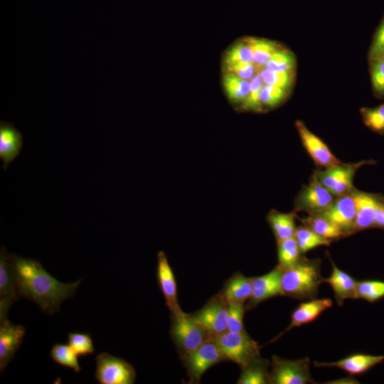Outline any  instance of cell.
Masks as SVG:
<instances>
[{"label":"cell","mask_w":384,"mask_h":384,"mask_svg":"<svg viewBox=\"0 0 384 384\" xmlns=\"http://www.w3.org/2000/svg\"><path fill=\"white\" fill-rule=\"evenodd\" d=\"M374 228L384 229V197H379L375 211Z\"/></svg>","instance_id":"obj_43"},{"label":"cell","mask_w":384,"mask_h":384,"mask_svg":"<svg viewBox=\"0 0 384 384\" xmlns=\"http://www.w3.org/2000/svg\"><path fill=\"white\" fill-rule=\"evenodd\" d=\"M302 143L316 165L325 169L341 164L332 154L328 146L312 133L301 120L295 122Z\"/></svg>","instance_id":"obj_13"},{"label":"cell","mask_w":384,"mask_h":384,"mask_svg":"<svg viewBox=\"0 0 384 384\" xmlns=\"http://www.w3.org/2000/svg\"><path fill=\"white\" fill-rule=\"evenodd\" d=\"M309 358L286 359L272 356L270 380L272 384L314 383L311 376Z\"/></svg>","instance_id":"obj_5"},{"label":"cell","mask_w":384,"mask_h":384,"mask_svg":"<svg viewBox=\"0 0 384 384\" xmlns=\"http://www.w3.org/2000/svg\"><path fill=\"white\" fill-rule=\"evenodd\" d=\"M302 222L319 235L331 241L347 236L340 228L320 214L309 215L302 219Z\"/></svg>","instance_id":"obj_26"},{"label":"cell","mask_w":384,"mask_h":384,"mask_svg":"<svg viewBox=\"0 0 384 384\" xmlns=\"http://www.w3.org/2000/svg\"><path fill=\"white\" fill-rule=\"evenodd\" d=\"M26 329L11 323L9 319L0 321V370L3 372L14 358L22 343Z\"/></svg>","instance_id":"obj_15"},{"label":"cell","mask_w":384,"mask_h":384,"mask_svg":"<svg viewBox=\"0 0 384 384\" xmlns=\"http://www.w3.org/2000/svg\"><path fill=\"white\" fill-rule=\"evenodd\" d=\"M319 260L301 257L293 267L282 270L281 286L283 296L299 300L316 298L324 278Z\"/></svg>","instance_id":"obj_2"},{"label":"cell","mask_w":384,"mask_h":384,"mask_svg":"<svg viewBox=\"0 0 384 384\" xmlns=\"http://www.w3.org/2000/svg\"><path fill=\"white\" fill-rule=\"evenodd\" d=\"M384 361V355L355 353L334 362H314L316 367H336L351 375H361Z\"/></svg>","instance_id":"obj_19"},{"label":"cell","mask_w":384,"mask_h":384,"mask_svg":"<svg viewBox=\"0 0 384 384\" xmlns=\"http://www.w3.org/2000/svg\"><path fill=\"white\" fill-rule=\"evenodd\" d=\"M370 161H362L355 164H340L314 174L319 183L335 197L341 196L352 191L353 176L357 169Z\"/></svg>","instance_id":"obj_8"},{"label":"cell","mask_w":384,"mask_h":384,"mask_svg":"<svg viewBox=\"0 0 384 384\" xmlns=\"http://www.w3.org/2000/svg\"><path fill=\"white\" fill-rule=\"evenodd\" d=\"M258 74L265 84L277 86L288 90L293 82L294 71H271L260 68Z\"/></svg>","instance_id":"obj_36"},{"label":"cell","mask_w":384,"mask_h":384,"mask_svg":"<svg viewBox=\"0 0 384 384\" xmlns=\"http://www.w3.org/2000/svg\"><path fill=\"white\" fill-rule=\"evenodd\" d=\"M95 378L100 384H133L136 371L134 367L123 358L106 352L95 357Z\"/></svg>","instance_id":"obj_6"},{"label":"cell","mask_w":384,"mask_h":384,"mask_svg":"<svg viewBox=\"0 0 384 384\" xmlns=\"http://www.w3.org/2000/svg\"><path fill=\"white\" fill-rule=\"evenodd\" d=\"M236 63H254L252 52L247 37L233 43L223 55L222 65Z\"/></svg>","instance_id":"obj_29"},{"label":"cell","mask_w":384,"mask_h":384,"mask_svg":"<svg viewBox=\"0 0 384 384\" xmlns=\"http://www.w3.org/2000/svg\"><path fill=\"white\" fill-rule=\"evenodd\" d=\"M278 266L287 270L295 265L301 259V252L294 237L277 242Z\"/></svg>","instance_id":"obj_28"},{"label":"cell","mask_w":384,"mask_h":384,"mask_svg":"<svg viewBox=\"0 0 384 384\" xmlns=\"http://www.w3.org/2000/svg\"><path fill=\"white\" fill-rule=\"evenodd\" d=\"M334 199V196L319 183L314 174L309 184L297 195L295 210L308 215L319 214L329 208Z\"/></svg>","instance_id":"obj_9"},{"label":"cell","mask_w":384,"mask_h":384,"mask_svg":"<svg viewBox=\"0 0 384 384\" xmlns=\"http://www.w3.org/2000/svg\"><path fill=\"white\" fill-rule=\"evenodd\" d=\"M268 361L260 356L246 366L241 368L242 373L238 380V384H268L270 380Z\"/></svg>","instance_id":"obj_25"},{"label":"cell","mask_w":384,"mask_h":384,"mask_svg":"<svg viewBox=\"0 0 384 384\" xmlns=\"http://www.w3.org/2000/svg\"><path fill=\"white\" fill-rule=\"evenodd\" d=\"M13 263L19 297L35 302L48 314L59 311L62 302L74 295L81 282H60L31 258L13 254Z\"/></svg>","instance_id":"obj_1"},{"label":"cell","mask_w":384,"mask_h":384,"mask_svg":"<svg viewBox=\"0 0 384 384\" xmlns=\"http://www.w3.org/2000/svg\"><path fill=\"white\" fill-rule=\"evenodd\" d=\"M244 304H228V329L231 332H244Z\"/></svg>","instance_id":"obj_40"},{"label":"cell","mask_w":384,"mask_h":384,"mask_svg":"<svg viewBox=\"0 0 384 384\" xmlns=\"http://www.w3.org/2000/svg\"><path fill=\"white\" fill-rule=\"evenodd\" d=\"M181 356L190 381L194 383H198L204 373L210 367L226 360L212 337Z\"/></svg>","instance_id":"obj_7"},{"label":"cell","mask_w":384,"mask_h":384,"mask_svg":"<svg viewBox=\"0 0 384 384\" xmlns=\"http://www.w3.org/2000/svg\"><path fill=\"white\" fill-rule=\"evenodd\" d=\"M252 290V278L236 273L226 282L222 295L228 304H244L250 299Z\"/></svg>","instance_id":"obj_22"},{"label":"cell","mask_w":384,"mask_h":384,"mask_svg":"<svg viewBox=\"0 0 384 384\" xmlns=\"http://www.w3.org/2000/svg\"><path fill=\"white\" fill-rule=\"evenodd\" d=\"M53 361L60 366L73 369L75 373L80 371L78 355L68 344L55 343L50 352Z\"/></svg>","instance_id":"obj_31"},{"label":"cell","mask_w":384,"mask_h":384,"mask_svg":"<svg viewBox=\"0 0 384 384\" xmlns=\"http://www.w3.org/2000/svg\"><path fill=\"white\" fill-rule=\"evenodd\" d=\"M68 342L78 356H85L95 352L93 341L89 334L69 333Z\"/></svg>","instance_id":"obj_37"},{"label":"cell","mask_w":384,"mask_h":384,"mask_svg":"<svg viewBox=\"0 0 384 384\" xmlns=\"http://www.w3.org/2000/svg\"><path fill=\"white\" fill-rule=\"evenodd\" d=\"M384 54V18L378 27L370 46L368 58L372 60Z\"/></svg>","instance_id":"obj_42"},{"label":"cell","mask_w":384,"mask_h":384,"mask_svg":"<svg viewBox=\"0 0 384 384\" xmlns=\"http://www.w3.org/2000/svg\"><path fill=\"white\" fill-rule=\"evenodd\" d=\"M360 112L366 127L379 134H384V103L375 107H363Z\"/></svg>","instance_id":"obj_35"},{"label":"cell","mask_w":384,"mask_h":384,"mask_svg":"<svg viewBox=\"0 0 384 384\" xmlns=\"http://www.w3.org/2000/svg\"><path fill=\"white\" fill-rule=\"evenodd\" d=\"M250 94L241 110L244 111L262 112L260 102V93L265 83L258 73L250 80Z\"/></svg>","instance_id":"obj_39"},{"label":"cell","mask_w":384,"mask_h":384,"mask_svg":"<svg viewBox=\"0 0 384 384\" xmlns=\"http://www.w3.org/2000/svg\"><path fill=\"white\" fill-rule=\"evenodd\" d=\"M370 73L373 89L376 96L384 97V55L370 60Z\"/></svg>","instance_id":"obj_38"},{"label":"cell","mask_w":384,"mask_h":384,"mask_svg":"<svg viewBox=\"0 0 384 384\" xmlns=\"http://www.w3.org/2000/svg\"><path fill=\"white\" fill-rule=\"evenodd\" d=\"M287 94L288 90L287 89L264 84L260 93L262 111L277 107L284 102Z\"/></svg>","instance_id":"obj_33"},{"label":"cell","mask_w":384,"mask_h":384,"mask_svg":"<svg viewBox=\"0 0 384 384\" xmlns=\"http://www.w3.org/2000/svg\"><path fill=\"white\" fill-rule=\"evenodd\" d=\"M333 302L329 298H314L300 303L292 312L289 326L270 342L275 341L295 327L314 321L323 311L331 308Z\"/></svg>","instance_id":"obj_16"},{"label":"cell","mask_w":384,"mask_h":384,"mask_svg":"<svg viewBox=\"0 0 384 384\" xmlns=\"http://www.w3.org/2000/svg\"><path fill=\"white\" fill-rule=\"evenodd\" d=\"M353 190L336 197L329 208L319 213L340 228L347 236L355 233L356 203Z\"/></svg>","instance_id":"obj_12"},{"label":"cell","mask_w":384,"mask_h":384,"mask_svg":"<svg viewBox=\"0 0 384 384\" xmlns=\"http://www.w3.org/2000/svg\"><path fill=\"white\" fill-rule=\"evenodd\" d=\"M294 66V54L289 50L281 48L262 68L271 71L293 72Z\"/></svg>","instance_id":"obj_34"},{"label":"cell","mask_w":384,"mask_h":384,"mask_svg":"<svg viewBox=\"0 0 384 384\" xmlns=\"http://www.w3.org/2000/svg\"><path fill=\"white\" fill-rule=\"evenodd\" d=\"M384 297V281L366 279L357 282L356 299L375 302Z\"/></svg>","instance_id":"obj_32"},{"label":"cell","mask_w":384,"mask_h":384,"mask_svg":"<svg viewBox=\"0 0 384 384\" xmlns=\"http://www.w3.org/2000/svg\"><path fill=\"white\" fill-rule=\"evenodd\" d=\"M260 68L254 63H236L223 65V73H232L242 79L250 80Z\"/></svg>","instance_id":"obj_41"},{"label":"cell","mask_w":384,"mask_h":384,"mask_svg":"<svg viewBox=\"0 0 384 384\" xmlns=\"http://www.w3.org/2000/svg\"><path fill=\"white\" fill-rule=\"evenodd\" d=\"M228 311V304L220 294L213 297L193 316L213 337L227 331Z\"/></svg>","instance_id":"obj_10"},{"label":"cell","mask_w":384,"mask_h":384,"mask_svg":"<svg viewBox=\"0 0 384 384\" xmlns=\"http://www.w3.org/2000/svg\"><path fill=\"white\" fill-rule=\"evenodd\" d=\"M247 39L251 46L254 63L259 68L264 67L282 48L277 43L265 38L247 37Z\"/></svg>","instance_id":"obj_27"},{"label":"cell","mask_w":384,"mask_h":384,"mask_svg":"<svg viewBox=\"0 0 384 384\" xmlns=\"http://www.w3.org/2000/svg\"><path fill=\"white\" fill-rule=\"evenodd\" d=\"M356 203L354 232L374 228V220L380 194L353 190Z\"/></svg>","instance_id":"obj_18"},{"label":"cell","mask_w":384,"mask_h":384,"mask_svg":"<svg viewBox=\"0 0 384 384\" xmlns=\"http://www.w3.org/2000/svg\"><path fill=\"white\" fill-rule=\"evenodd\" d=\"M282 270L277 265L268 273L252 278V295L247 308L255 307L270 298L283 296L281 278Z\"/></svg>","instance_id":"obj_14"},{"label":"cell","mask_w":384,"mask_h":384,"mask_svg":"<svg viewBox=\"0 0 384 384\" xmlns=\"http://www.w3.org/2000/svg\"><path fill=\"white\" fill-rule=\"evenodd\" d=\"M171 315V335L181 356L211 337L193 314H186L181 309Z\"/></svg>","instance_id":"obj_3"},{"label":"cell","mask_w":384,"mask_h":384,"mask_svg":"<svg viewBox=\"0 0 384 384\" xmlns=\"http://www.w3.org/2000/svg\"><path fill=\"white\" fill-rule=\"evenodd\" d=\"M13 254L4 247L0 250V321L7 319L9 310L18 299Z\"/></svg>","instance_id":"obj_11"},{"label":"cell","mask_w":384,"mask_h":384,"mask_svg":"<svg viewBox=\"0 0 384 384\" xmlns=\"http://www.w3.org/2000/svg\"><path fill=\"white\" fill-rule=\"evenodd\" d=\"M332 272L329 277L324 279L333 289L336 303L341 306L346 299H356L357 281L331 261Z\"/></svg>","instance_id":"obj_21"},{"label":"cell","mask_w":384,"mask_h":384,"mask_svg":"<svg viewBox=\"0 0 384 384\" xmlns=\"http://www.w3.org/2000/svg\"><path fill=\"white\" fill-rule=\"evenodd\" d=\"M225 356L241 368L260 356V346L244 332H225L212 337Z\"/></svg>","instance_id":"obj_4"},{"label":"cell","mask_w":384,"mask_h":384,"mask_svg":"<svg viewBox=\"0 0 384 384\" xmlns=\"http://www.w3.org/2000/svg\"><path fill=\"white\" fill-rule=\"evenodd\" d=\"M294 213H282L274 209L271 210L267 216L277 242L294 236L296 231Z\"/></svg>","instance_id":"obj_24"},{"label":"cell","mask_w":384,"mask_h":384,"mask_svg":"<svg viewBox=\"0 0 384 384\" xmlns=\"http://www.w3.org/2000/svg\"><path fill=\"white\" fill-rule=\"evenodd\" d=\"M222 84L228 100L241 109L250 94V80L242 79L232 73H223Z\"/></svg>","instance_id":"obj_23"},{"label":"cell","mask_w":384,"mask_h":384,"mask_svg":"<svg viewBox=\"0 0 384 384\" xmlns=\"http://www.w3.org/2000/svg\"><path fill=\"white\" fill-rule=\"evenodd\" d=\"M156 276L167 307L171 314L178 311L181 308L177 300L175 277L166 255L163 251H159L157 254Z\"/></svg>","instance_id":"obj_17"},{"label":"cell","mask_w":384,"mask_h":384,"mask_svg":"<svg viewBox=\"0 0 384 384\" xmlns=\"http://www.w3.org/2000/svg\"><path fill=\"white\" fill-rule=\"evenodd\" d=\"M384 55V54H383Z\"/></svg>","instance_id":"obj_44"},{"label":"cell","mask_w":384,"mask_h":384,"mask_svg":"<svg viewBox=\"0 0 384 384\" xmlns=\"http://www.w3.org/2000/svg\"><path fill=\"white\" fill-rule=\"evenodd\" d=\"M23 136L11 123L0 122V159L2 167L6 169L9 164L19 154L23 146Z\"/></svg>","instance_id":"obj_20"},{"label":"cell","mask_w":384,"mask_h":384,"mask_svg":"<svg viewBox=\"0 0 384 384\" xmlns=\"http://www.w3.org/2000/svg\"><path fill=\"white\" fill-rule=\"evenodd\" d=\"M294 238L301 253H305L319 246H329L332 242L319 235L305 225L297 228Z\"/></svg>","instance_id":"obj_30"}]
</instances>
